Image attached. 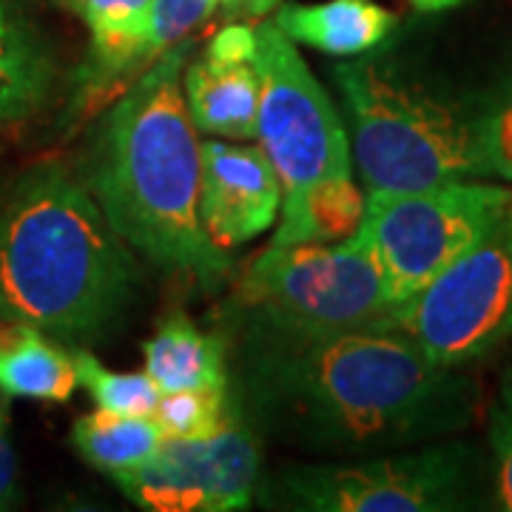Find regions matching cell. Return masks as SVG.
I'll return each mask as SVG.
<instances>
[{"label":"cell","mask_w":512,"mask_h":512,"mask_svg":"<svg viewBox=\"0 0 512 512\" xmlns=\"http://www.w3.org/2000/svg\"><path fill=\"white\" fill-rule=\"evenodd\" d=\"M228 390L259 439L373 456L464 430L476 390L396 330H299L225 305Z\"/></svg>","instance_id":"1"},{"label":"cell","mask_w":512,"mask_h":512,"mask_svg":"<svg viewBox=\"0 0 512 512\" xmlns=\"http://www.w3.org/2000/svg\"><path fill=\"white\" fill-rule=\"evenodd\" d=\"M194 40L165 49L97 120L80 183L117 237L165 274L205 293L234 274V256L200 222V131L185 109L183 72Z\"/></svg>","instance_id":"2"},{"label":"cell","mask_w":512,"mask_h":512,"mask_svg":"<svg viewBox=\"0 0 512 512\" xmlns=\"http://www.w3.org/2000/svg\"><path fill=\"white\" fill-rule=\"evenodd\" d=\"M143 299V268L66 165L23 171L0 197V322L60 345H106Z\"/></svg>","instance_id":"3"},{"label":"cell","mask_w":512,"mask_h":512,"mask_svg":"<svg viewBox=\"0 0 512 512\" xmlns=\"http://www.w3.org/2000/svg\"><path fill=\"white\" fill-rule=\"evenodd\" d=\"M350 123V154L367 191H421L490 180L487 114L433 92L379 57L333 66Z\"/></svg>","instance_id":"4"},{"label":"cell","mask_w":512,"mask_h":512,"mask_svg":"<svg viewBox=\"0 0 512 512\" xmlns=\"http://www.w3.org/2000/svg\"><path fill=\"white\" fill-rule=\"evenodd\" d=\"M268 510L296 512H453L476 507L481 464L461 441L384 458L293 464L256 481Z\"/></svg>","instance_id":"5"},{"label":"cell","mask_w":512,"mask_h":512,"mask_svg":"<svg viewBox=\"0 0 512 512\" xmlns=\"http://www.w3.org/2000/svg\"><path fill=\"white\" fill-rule=\"evenodd\" d=\"M299 330H390L393 305L362 234L339 242L268 245L228 302Z\"/></svg>","instance_id":"6"},{"label":"cell","mask_w":512,"mask_h":512,"mask_svg":"<svg viewBox=\"0 0 512 512\" xmlns=\"http://www.w3.org/2000/svg\"><path fill=\"white\" fill-rule=\"evenodd\" d=\"M512 205L507 185L450 183L421 191H367L356 228L382 268L396 308L439 276Z\"/></svg>","instance_id":"7"},{"label":"cell","mask_w":512,"mask_h":512,"mask_svg":"<svg viewBox=\"0 0 512 512\" xmlns=\"http://www.w3.org/2000/svg\"><path fill=\"white\" fill-rule=\"evenodd\" d=\"M390 330L456 370L510 342L512 205L439 276L393 308Z\"/></svg>","instance_id":"8"},{"label":"cell","mask_w":512,"mask_h":512,"mask_svg":"<svg viewBox=\"0 0 512 512\" xmlns=\"http://www.w3.org/2000/svg\"><path fill=\"white\" fill-rule=\"evenodd\" d=\"M259 74L256 140L274 165L282 200L293 202L311 185L353 174L348 128L325 86L274 20L254 26Z\"/></svg>","instance_id":"9"},{"label":"cell","mask_w":512,"mask_h":512,"mask_svg":"<svg viewBox=\"0 0 512 512\" xmlns=\"http://www.w3.org/2000/svg\"><path fill=\"white\" fill-rule=\"evenodd\" d=\"M231 396V390H228ZM259 436L231 396L228 419L211 439H163L114 484L151 512H234L251 507L259 481Z\"/></svg>","instance_id":"10"},{"label":"cell","mask_w":512,"mask_h":512,"mask_svg":"<svg viewBox=\"0 0 512 512\" xmlns=\"http://www.w3.org/2000/svg\"><path fill=\"white\" fill-rule=\"evenodd\" d=\"M200 157V222L208 239L231 251L265 234L282 200L265 151L208 137L200 143Z\"/></svg>","instance_id":"11"},{"label":"cell","mask_w":512,"mask_h":512,"mask_svg":"<svg viewBox=\"0 0 512 512\" xmlns=\"http://www.w3.org/2000/svg\"><path fill=\"white\" fill-rule=\"evenodd\" d=\"M72 6L92 35L74 92V106L89 111L117 86H128L146 72L160 55L148 43L151 0H72Z\"/></svg>","instance_id":"12"},{"label":"cell","mask_w":512,"mask_h":512,"mask_svg":"<svg viewBox=\"0 0 512 512\" xmlns=\"http://www.w3.org/2000/svg\"><path fill=\"white\" fill-rule=\"evenodd\" d=\"M57 74L46 35L12 0H0V126L35 117L55 92Z\"/></svg>","instance_id":"13"},{"label":"cell","mask_w":512,"mask_h":512,"mask_svg":"<svg viewBox=\"0 0 512 512\" xmlns=\"http://www.w3.org/2000/svg\"><path fill=\"white\" fill-rule=\"evenodd\" d=\"M185 109L208 137L254 140L259 114V74L254 63H220L202 55L185 63Z\"/></svg>","instance_id":"14"},{"label":"cell","mask_w":512,"mask_h":512,"mask_svg":"<svg viewBox=\"0 0 512 512\" xmlns=\"http://www.w3.org/2000/svg\"><path fill=\"white\" fill-rule=\"evenodd\" d=\"M274 23L316 52L336 57L367 55L396 32L399 18L376 0H325V3H279Z\"/></svg>","instance_id":"15"},{"label":"cell","mask_w":512,"mask_h":512,"mask_svg":"<svg viewBox=\"0 0 512 512\" xmlns=\"http://www.w3.org/2000/svg\"><path fill=\"white\" fill-rule=\"evenodd\" d=\"M146 373L160 393L225 387L228 350L222 333H205L185 313H171L143 348Z\"/></svg>","instance_id":"16"},{"label":"cell","mask_w":512,"mask_h":512,"mask_svg":"<svg viewBox=\"0 0 512 512\" xmlns=\"http://www.w3.org/2000/svg\"><path fill=\"white\" fill-rule=\"evenodd\" d=\"M77 390L72 350L43 330L0 322V396L69 402Z\"/></svg>","instance_id":"17"},{"label":"cell","mask_w":512,"mask_h":512,"mask_svg":"<svg viewBox=\"0 0 512 512\" xmlns=\"http://www.w3.org/2000/svg\"><path fill=\"white\" fill-rule=\"evenodd\" d=\"M365 214V194L353 177H336L311 185L302 197L279 205L274 248L305 242H339L356 234Z\"/></svg>","instance_id":"18"},{"label":"cell","mask_w":512,"mask_h":512,"mask_svg":"<svg viewBox=\"0 0 512 512\" xmlns=\"http://www.w3.org/2000/svg\"><path fill=\"white\" fill-rule=\"evenodd\" d=\"M163 441L160 427L151 416H117L109 410H94L80 416L72 427V444L86 464L117 478L140 467Z\"/></svg>","instance_id":"19"},{"label":"cell","mask_w":512,"mask_h":512,"mask_svg":"<svg viewBox=\"0 0 512 512\" xmlns=\"http://www.w3.org/2000/svg\"><path fill=\"white\" fill-rule=\"evenodd\" d=\"M77 387H83L100 410L117 416H151L160 390L148 379V373H114L106 370L92 350H72Z\"/></svg>","instance_id":"20"},{"label":"cell","mask_w":512,"mask_h":512,"mask_svg":"<svg viewBox=\"0 0 512 512\" xmlns=\"http://www.w3.org/2000/svg\"><path fill=\"white\" fill-rule=\"evenodd\" d=\"M228 407H231L228 384L177 390V393H160L151 419L160 427L163 439L200 441L220 433V427L228 419Z\"/></svg>","instance_id":"21"},{"label":"cell","mask_w":512,"mask_h":512,"mask_svg":"<svg viewBox=\"0 0 512 512\" xmlns=\"http://www.w3.org/2000/svg\"><path fill=\"white\" fill-rule=\"evenodd\" d=\"M220 0H151L148 9V43L157 55L183 43L214 15Z\"/></svg>","instance_id":"22"},{"label":"cell","mask_w":512,"mask_h":512,"mask_svg":"<svg viewBox=\"0 0 512 512\" xmlns=\"http://www.w3.org/2000/svg\"><path fill=\"white\" fill-rule=\"evenodd\" d=\"M490 447L498 507L512 512V365L501 376L498 399L490 413Z\"/></svg>","instance_id":"23"},{"label":"cell","mask_w":512,"mask_h":512,"mask_svg":"<svg viewBox=\"0 0 512 512\" xmlns=\"http://www.w3.org/2000/svg\"><path fill=\"white\" fill-rule=\"evenodd\" d=\"M205 55L220 60V63H254V26H245L242 20H231L228 26H222L220 32L211 37Z\"/></svg>","instance_id":"24"},{"label":"cell","mask_w":512,"mask_h":512,"mask_svg":"<svg viewBox=\"0 0 512 512\" xmlns=\"http://www.w3.org/2000/svg\"><path fill=\"white\" fill-rule=\"evenodd\" d=\"M487 154L495 177L512 183V103L507 109L487 114Z\"/></svg>","instance_id":"25"},{"label":"cell","mask_w":512,"mask_h":512,"mask_svg":"<svg viewBox=\"0 0 512 512\" xmlns=\"http://www.w3.org/2000/svg\"><path fill=\"white\" fill-rule=\"evenodd\" d=\"M9 407L0 402V510H15L20 501L18 493V458L9 430Z\"/></svg>","instance_id":"26"},{"label":"cell","mask_w":512,"mask_h":512,"mask_svg":"<svg viewBox=\"0 0 512 512\" xmlns=\"http://www.w3.org/2000/svg\"><path fill=\"white\" fill-rule=\"evenodd\" d=\"M231 20H251L265 18L268 12H274L282 0H220Z\"/></svg>","instance_id":"27"},{"label":"cell","mask_w":512,"mask_h":512,"mask_svg":"<svg viewBox=\"0 0 512 512\" xmlns=\"http://www.w3.org/2000/svg\"><path fill=\"white\" fill-rule=\"evenodd\" d=\"M419 12H444V9H453L461 0H410Z\"/></svg>","instance_id":"28"}]
</instances>
